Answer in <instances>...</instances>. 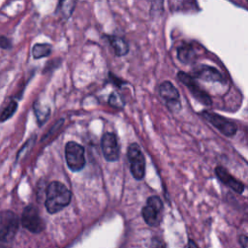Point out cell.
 I'll use <instances>...</instances> for the list:
<instances>
[{"label":"cell","instance_id":"1","mask_svg":"<svg viewBox=\"0 0 248 248\" xmlns=\"http://www.w3.org/2000/svg\"><path fill=\"white\" fill-rule=\"evenodd\" d=\"M71 202V192L59 181L51 182L46 193L45 205L48 213L54 214L66 207Z\"/></svg>","mask_w":248,"mask_h":248},{"label":"cell","instance_id":"2","mask_svg":"<svg viewBox=\"0 0 248 248\" xmlns=\"http://www.w3.org/2000/svg\"><path fill=\"white\" fill-rule=\"evenodd\" d=\"M18 229L17 216L6 210L0 213V248H12V243Z\"/></svg>","mask_w":248,"mask_h":248},{"label":"cell","instance_id":"3","mask_svg":"<svg viewBox=\"0 0 248 248\" xmlns=\"http://www.w3.org/2000/svg\"><path fill=\"white\" fill-rule=\"evenodd\" d=\"M65 157L69 169L73 171H78L83 169L85 165L84 149L83 147L75 142L69 141L65 146Z\"/></svg>","mask_w":248,"mask_h":248},{"label":"cell","instance_id":"4","mask_svg":"<svg viewBox=\"0 0 248 248\" xmlns=\"http://www.w3.org/2000/svg\"><path fill=\"white\" fill-rule=\"evenodd\" d=\"M127 156L133 176L137 180L141 179L145 172V160L140 146L137 143H131L127 150Z\"/></svg>","mask_w":248,"mask_h":248},{"label":"cell","instance_id":"5","mask_svg":"<svg viewBox=\"0 0 248 248\" xmlns=\"http://www.w3.org/2000/svg\"><path fill=\"white\" fill-rule=\"evenodd\" d=\"M21 224L22 226L30 231L31 232L38 233L45 229V223L41 218L37 208L30 204L27 205L21 215Z\"/></svg>","mask_w":248,"mask_h":248},{"label":"cell","instance_id":"6","mask_svg":"<svg viewBox=\"0 0 248 248\" xmlns=\"http://www.w3.org/2000/svg\"><path fill=\"white\" fill-rule=\"evenodd\" d=\"M162 202L160 198L152 196L146 201V205L142 208V217L149 226H157L159 224V213L162 210Z\"/></svg>","mask_w":248,"mask_h":248},{"label":"cell","instance_id":"7","mask_svg":"<svg viewBox=\"0 0 248 248\" xmlns=\"http://www.w3.org/2000/svg\"><path fill=\"white\" fill-rule=\"evenodd\" d=\"M177 78H179V80L185 85L188 87V89L190 90V92L192 93V95L201 103H202L203 105L205 106H210L211 105V99L209 97V95L203 91L200 86L199 84L194 80V78L183 73V72H179L177 74Z\"/></svg>","mask_w":248,"mask_h":248},{"label":"cell","instance_id":"8","mask_svg":"<svg viewBox=\"0 0 248 248\" xmlns=\"http://www.w3.org/2000/svg\"><path fill=\"white\" fill-rule=\"evenodd\" d=\"M202 115L208 122H210L225 136L231 137L236 133V125L233 122L224 118L223 116L209 111H203Z\"/></svg>","mask_w":248,"mask_h":248},{"label":"cell","instance_id":"9","mask_svg":"<svg viewBox=\"0 0 248 248\" xmlns=\"http://www.w3.org/2000/svg\"><path fill=\"white\" fill-rule=\"evenodd\" d=\"M102 151L107 161L113 162L119 157V147L116 137L112 133H106L101 140Z\"/></svg>","mask_w":248,"mask_h":248},{"label":"cell","instance_id":"10","mask_svg":"<svg viewBox=\"0 0 248 248\" xmlns=\"http://www.w3.org/2000/svg\"><path fill=\"white\" fill-rule=\"evenodd\" d=\"M159 92L171 110H177L180 108L179 93L171 82L168 80L162 82L159 87Z\"/></svg>","mask_w":248,"mask_h":248},{"label":"cell","instance_id":"11","mask_svg":"<svg viewBox=\"0 0 248 248\" xmlns=\"http://www.w3.org/2000/svg\"><path fill=\"white\" fill-rule=\"evenodd\" d=\"M215 173L217 175V177L224 183L226 184L228 187H230L231 189H232L233 191H235L236 193H242L244 190V185L238 181L237 179H235L232 175H231L227 170H225L223 167H217L215 169Z\"/></svg>","mask_w":248,"mask_h":248},{"label":"cell","instance_id":"12","mask_svg":"<svg viewBox=\"0 0 248 248\" xmlns=\"http://www.w3.org/2000/svg\"><path fill=\"white\" fill-rule=\"evenodd\" d=\"M196 75L198 78H201L207 81H220V82L224 81L223 77L218 70H216L213 67H209L205 65L200 66L197 69Z\"/></svg>","mask_w":248,"mask_h":248},{"label":"cell","instance_id":"13","mask_svg":"<svg viewBox=\"0 0 248 248\" xmlns=\"http://www.w3.org/2000/svg\"><path fill=\"white\" fill-rule=\"evenodd\" d=\"M108 42L112 46L116 55L123 56L128 53L129 46L123 38H120L117 36H108Z\"/></svg>","mask_w":248,"mask_h":248},{"label":"cell","instance_id":"14","mask_svg":"<svg viewBox=\"0 0 248 248\" xmlns=\"http://www.w3.org/2000/svg\"><path fill=\"white\" fill-rule=\"evenodd\" d=\"M50 52H51V46L48 44H36L32 48L33 57L36 59L46 57L49 55Z\"/></svg>","mask_w":248,"mask_h":248},{"label":"cell","instance_id":"15","mask_svg":"<svg viewBox=\"0 0 248 248\" xmlns=\"http://www.w3.org/2000/svg\"><path fill=\"white\" fill-rule=\"evenodd\" d=\"M177 57L183 63H189L195 57V51L190 46H183L177 49Z\"/></svg>","mask_w":248,"mask_h":248},{"label":"cell","instance_id":"16","mask_svg":"<svg viewBox=\"0 0 248 248\" xmlns=\"http://www.w3.org/2000/svg\"><path fill=\"white\" fill-rule=\"evenodd\" d=\"M16 108H17L16 102L12 101V102L4 108V110L2 111V113H1V115H0V121L3 122V121L8 120V119L15 113V111L16 110Z\"/></svg>","mask_w":248,"mask_h":248},{"label":"cell","instance_id":"17","mask_svg":"<svg viewBox=\"0 0 248 248\" xmlns=\"http://www.w3.org/2000/svg\"><path fill=\"white\" fill-rule=\"evenodd\" d=\"M35 108V113L37 115V118H38V121L42 124L43 122L46 121V119L48 117V114H49V109L48 108H43L41 106H39L38 104H36L34 106Z\"/></svg>","mask_w":248,"mask_h":248},{"label":"cell","instance_id":"18","mask_svg":"<svg viewBox=\"0 0 248 248\" xmlns=\"http://www.w3.org/2000/svg\"><path fill=\"white\" fill-rule=\"evenodd\" d=\"M108 102L112 107H115V108H121L123 106V102L117 93H112L109 97Z\"/></svg>","mask_w":248,"mask_h":248},{"label":"cell","instance_id":"19","mask_svg":"<svg viewBox=\"0 0 248 248\" xmlns=\"http://www.w3.org/2000/svg\"><path fill=\"white\" fill-rule=\"evenodd\" d=\"M11 46V42L6 37H0V47L9 48Z\"/></svg>","mask_w":248,"mask_h":248},{"label":"cell","instance_id":"20","mask_svg":"<svg viewBox=\"0 0 248 248\" xmlns=\"http://www.w3.org/2000/svg\"><path fill=\"white\" fill-rule=\"evenodd\" d=\"M239 241L243 248H247V236L246 235H241L239 238Z\"/></svg>","mask_w":248,"mask_h":248},{"label":"cell","instance_id":"21","mask_svg":"<svg viewBox=\"0 0 248 248\" xmlns=\"http://www.w3.org/2000/svg\"><path fill=\"white\" fill-rule=\"evenodd\" d=\"M189 248H198V246L193 240H189Z\"/></svg>","mask_w":248,"mask_h":248}]
</instances>
